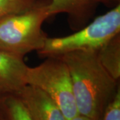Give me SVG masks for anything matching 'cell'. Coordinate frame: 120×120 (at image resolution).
I'll list each match as a JSON object with an SVG mask.
<instances>
[{"instance_id":"6da1fadb","label":"cell","mask_w":120,"mask_h":120,"mask_svg":"<svg viewBox=\"0 0 120 120\" xmlns=\"http://www.w3.org/2000/svg\"><path fill=\"white\" fill-rule=\"evenodd\" d=\"M57 57L69 69L79 115L102 120L107 106L120 90L119 81L102 66L97 52L75 51Z\"/></svg>"},{"instance_id":"7a4b0ae2","label":"cell","mask_w":120,"mask_h":120,"mask_svg":"<svg viewBox=\"0 0 120 120\" xmlns=\"http://www.w3.org/2000/svg\"><path fill=\"white\" fill-rule=\"evenodd\" d=\"M49 2L0 17V51L22 58L30 52H39L47 38L42 26L50 17Z\"/></svg>"},{"instance_id":"3957f363","label":"cell","mask_w":120,"mask_h":120,"mask_svg":"<svg viewBox=\"0 0 120 120\" xmlns=\"http://www.w3.org/2000/svg\"><path fill=\"white\" fill-rule=\"evenodd\" d=\"M120 5L95 18L85 28L62 38H47L38 52L43 57H57L75 51L98 52L120 35Z\"/></svg>"},{"instance_id":"277c9868","label":"cell","mask_w":120,"mask_h":120,"mask_svg":"<svg viewBox=\"0 0 120 120\" xmlns=\"http://www.w3.org/2000/svg\"><path fill=\"white\" fill-rule=\"evenodd\" d=\"M26 82L46 93L59 106L67 120L79 115L70 73L59 57H47L39 65L28 66Z\"/></svg>"},{"instance_id":"5b68a950","label":"cell","mask_w":120,"mask_h":120,"mask_svg":"<svg viewBox=\"0 0 120 120\" xmlns=\"http://www.w3.org/2000/svg\"><path fill=\"white\" fill-rule=\"evenodd\" d=\"M14 94L21 100L32 120H67L56 102L37 87L27 84Z\"/></svg>"},{"instance_id":"8992f818","label":"cell","mask_w":120,"mask_h":120,"mask_svg":"<svg viewBox=\"0 0 120 120\" xmlns=\"http://www.w3.org/2000/svg\"><path fill=\"white\" fill-rule=\"evenodd\" d=\"M27 68L23 58L0 51L1 93L16 94L27 85L26 76Z\"/></svg>"},{"instance_id":"52a82bcc","label":"cell","mask_w":120,"mask_h":120,"mask_svg":"<svg viewBox=\"0 0 120 120\" xmlns=\"http://www.w3.org/2000/svg\"><path fill=\"white\" fill-rule=\"evenodd\" d=\"M98 59L105 69L116 80L120 77V35L97 52Z\"/></svg>"},{"instance_id":"ba28073f","label":"cell","mask_w":120,"mask_h":120,"mask_svg":"<svg viewBox=\"0 0 120 120\" xmlns=\"http://www.w3.org/2000/svg\"><path fill=\"white\" fill-rule=\"evenodd\" d=\"M0 116L3 120H32L21 100L12 93H0Z\"/></svg>"},{"instance_id":"9c48e42d","label":"cell","mask_w":120,"mask_h":120,"mask_svg":"<svg viewBox=\"0 0 120 120\" xmlns=\"http://www.w3.org/2000/svg\"><path fill=\"white\" fill-rule=\"evenodd\" d=\"M94 2V0H50L48 12L50 17L61 13L77 16L85 12Z\"/></svg>"},{"instance_id":"30bf717a","label":"cell","mask_w":120,"mask_h":120,"mask_svg":"<svg viewBox=\"0 0 120 120\" xmlns=\"http://www.w3.org/2000/svg\"><path fill=\"white\" fill-rule=\"evenodd\" d=\"M49 1L50 0H0V17L23 12Z\"/></svg>"},{"instance_id":"8fae6325","label":"cell","mask_w":120,"mask_h":120,"mask_svg":"<svg viewBox=\"0 0 120 120\" xmlns=\"http://www.w3.org/2000/svg\"><path fill=\"white\" fill-rule=\"evenodd\" d=\"M102 120H120V90L107 106Z\"/></svg>"},{"instance_id":"7c38bea8","label":"cell","mask_w":120,"mask_h":120,"mask_svg":"<svg viewBox=\"0 0 120 120\" xmlns=\"http://www.w3.org/2000/svg\"><path fill=\"white\" fill-rule=\"evenodd\" d=\"M71 120H93L90 118H88L87 117H85V116H81V115H78L76 117H75L74 118H73Z\"/></svg>"},{"instance_id":"4fadbf2b","label":"cell","mask_w":120,"mask_h":120,"mask_svg":"<svg viewBox=\"0 0 120 120\" xmlns=\"http://www.w3.org/2000/svg\"><path fill=\"white\" fill-rule=\"evenodd\" d=\"M95 2V1H102V2H108L109 1H113V0H94Z\"/></svg>"},{"instance_id":"5bb4252c","label":"cell","mask_w":120,"mask_h":120,"mask_svg":"<svg viewBox=\"0 0 120 120\" xmlns=\"http://www.w3.org/2000/svg\"><path fill=\"white\" fill-rule=\"evenodd\" d=\"M0 120H2V118H1V116H0Z\"/></svg>"},{"instance_id":"9a60e30c","label":"cell","mask_w":120,"mask_h":120,"mask_svg":"<svg viewBox=\"0 0 120 120\" xmlns=\"http://www.w3.org/2000/svg\"><path fill=\"white\" fill-rule=\"evenodd\" d=\"M0 93H1V91H0Z\"/></svg>"}]
</instances>
